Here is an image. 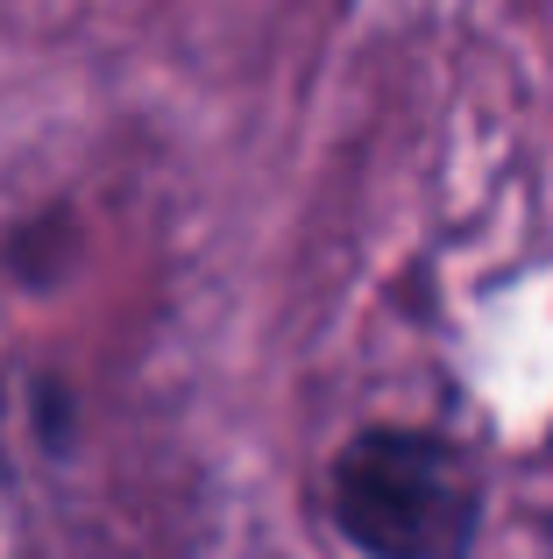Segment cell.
Wrapping results in <instances>:
<instances>
[{
    "instance_id": "cell-1",
    "label": "cell",
    "mask_w": 553,
    "mask_h": 559,
    "mask_svg": "<svg viewBox=\"0 0 553 559\" xmlns=\"http://www.w3.org/2000/svg\"><path fill=\"white\" fill-rule=\"evenodd\" d=\"M313 510L362 559H469L490 524V481L447 425L376 418L319 461Z\"/></svg>"
},
{
    "instance_id": "cell-2",
    "label": "cell",
    "mask_w": 553,
    "mask_h": 559,
    "mask_svg": "<svg viewBox=\"0 0 553 559\" xmlns=\"http://www.w3.org/2000/svg\"><path fill=\"white\" fill-rule=\"evenodd\" d=\"M28 432H36V447L50 453V461H64V453L79 447V396H71L64 382H36V390H28Z\"/></svg>"
}]
</instances>
